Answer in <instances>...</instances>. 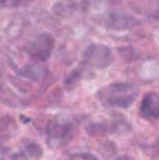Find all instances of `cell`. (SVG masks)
<instances>
[{
	"instance_id": "8fae6325",
	"label": "cell",
	"mask_w": 159,
	"mask_h": 160,
	"mask_svg": "<svg viewBox=\"0 0 159 160\" xmlns=\"http://www.w3.org/2000/svg\"><path fill=\"white\" fill-rule=\"evenodd\" d=\"M67 160H99L92 152H75L67 158Z\"/></svg>"
},
{
	"instance_id": "5bb4252c",
	"label": "cell",
	"mask_w": 159,
	"mask_h": 160,
	"mask_svg": "<svg viewBox=\"0 0 159 160\" xmlns=\"http://www.w3.org/2000/svg\"><path fill=\"white\" fill-rule=\"evenodd\" d=\"M12 160H27V158L24 154H15L12 157Z\"/></svg>"
},
{
	"instance_id": "6da1fadb",
	"label": "cell",
	"mask_w": 159,
	"mask_h": 160,
	"mask_svg": "<svg viewBox=\"0 0 159 160\" xmlns=\"http://www.w3.org/2000/svg\"><path fill=\"white\" fill-rule=\"evenodd\" d=\"M137 88L132 83L118 82L102 87L97 93V97L102 105L107 107L127 108L131 107L137 98Z\"/></svg>"
},
{
	"instance_id": "ba28073f",
	"label": "cell",
	"mask_w": 159,
	"mask_h": 160,
	"mask_svg": "<svg viewBox=\"0 0 159 160\" xmlns=\"http://www.w3.org/2000/svg\"><path fill=\"white\" fill-rule=\"evenodd\" d=\"M77 9V0H58L52 7L55 14L59 17H68L75 12Z\"/></svg>"
},
{
	"instance_id": "277c9868",
	"label": "cell",
	"mask_w": 159,
	"mask_h": 160,
	"mask_svg": "<svg viewBox=\"0 0 159 160\" xmlns=\"http://www.w3.org/2000/svg\"><path fill=\"white\" fill-rule=\"evenodd\" d=\"M84 60L91 67L105 69L112 62V53L109 47L102 44H92L84 53Z\"/></svg>"
},
{
	"instance_id": "9c48e42d",
	"label": "cell",
	"mask_w": 159,
	"mask_h": 160,
	"mask_svg": "<svg viewBox=\"0 0 159 160\" xmlns=\"http://www.w3.org/2000/svg\"><path fill=\"white\" fill-rule=\"evenodd\" d=\"M23 148L25 155H27L28 157L34 159H39L42 157L44 150H42V146L39 144H37L36 142L31 141V139H25L23 142Z\"/></svg>"
},
{
	"instance_id": "4fadbf2b",
	"label": "cell",
	"mask_w": 159,
	"mask_h": 160,
	"mask_svg": "<svg viewBox=\"0 0 159 160\" xmlns=\"http://www.w3.org/2000/svg\"><path fill=\"white\" fill-rule=\"evenodd\" d=\"M80 78V71H74L71 73V75L67 78V84H73V83L77 82V80Z\"/></svg>"
},
{
	"instance_id": "3957f363",
	"label": "cell",
	"mask_w": 159,
	"mask_h": 160,
	"mask_svg": "<svg viewBox=\"0 0 159 160\" xmlns=\"http://www.w3.org/2000/svg\"><path fill=\"white\" fill-rule=\"evenodd\" d=\"M55 48V38L49 33H40L27 46V53L32 59L45 62L50 58Z\"/></svg>"
},
{
	"instance_id": "7a4b0ae2",
	"label": "cell",
	"mask_w": 159,
	"mask_h": 160,
	"mask_svg": "<svg viewBox=\"0 0 159 160\" xmlns=\"http://www.w3.org/2000/svg\"><path fill=\"white\" fill-rule=\"evenodd\" d=\"M75 127L67 116H57L48 123L46 130L47 144L50 147L66 146L73 138Z\"/></svg>"
},
{
	"instance_id": "52a82bcc",
	"label": "cell",
	"mask_w": 159,
	"mask_h": 160,
	"mask_svg": "<svg viewBox=\"0 0 159 160\" xmlns=\"http://www.w3.org/2000/svg\"><path fill=\"white\" fill-rule=\"evenodd\" d=\"M140 113L146 120H156L159 116V97L156 93H147L140 107Z\"/></svg>"
},
{
	"instance_id": "8992f818",
	"label": "cell",
	"mask_w": 159,
	"mask_h": 160,
	"mask_svg": "<svg viewBox=\"0 0 159 160\" xmlns=\"http://www.w3.org/2000/svg\"><path fill=\"white\" fill-rule=\"evenodd\" d=\"M137 23L135 18L131 17L130 14L120 12H110L107 14L105 24L107 28L111 30H127V28H133Z\"/></svg>"
},
{
	"instance_id": "5b68a950",
	"label": "cell",
	"mask_w": 159,
	"mask_h": 160,
	"mask_svg": "<svg viewBox=\"0 0 159 160\" xmlns=\"http://www.w3.org/2000/svg\"><path fill=\"white\" fill-rule=\"evenodd\" d=\"M110 122H91L85 127V131L91 136H102L109 133H116L120 128H124L125 119L117 114Z\"/></svg>"
},
{
	"instance_id": "9a60e30c",
	"label": "cell",
	"mask_w": 159,
	"mask_h": 160,
	"mask_svg": "<svg viewBox=\"0 0 159 160\" xmlns=\"http://www.w3.org/2000/svg\"><path fill=\"white\" fill-rule=\"evenodd\" d=\"M118 160H133L131 158V157H120Z\"/></svg>"
},
{
	"instance_id": "7c38bea8",
	"label": "cell",
	"mask_w": 159,
	"mask_h": 160,
	"mask_svg": "<svg viewBox=\"0 0 159 160\" xmlns=\"http://www.w3.org/2000/svg\"><path fill=\"white\" fill-rule=\"evenodd\" d=\"M27 0H0V6L4 8H17L25 4Z\"/></svg>"
},
{
	"instance_id": "30bf717a",
	"label": "cell",
	"mask_w": 159,
	"mask_h": 160,
	"mask_svg": "<svg viewBox=\"0 0 159 160\" xmlns=\"http://www.w3.org/2000/svg\"><path fill=\"white\" fill-rule=\"evenodd\" d=\"M13 121L10 120L9 118L0 119V138L3 136H8L11 133Z\"/></svg>"
}]
</instances>
